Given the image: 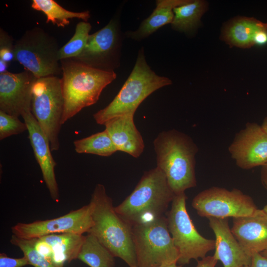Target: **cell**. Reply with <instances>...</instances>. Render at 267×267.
Masks as SVG:
<instances>
[{
	"instance_id": "obj_33",
	"label": "cell",
	"mask_w": 267,
	"mask_h": 267,
	"mask_svg": "<svg viewBox=\"0 0 267 267\" xmlns=\"http://www.w3.org/2000/svg\"><path fill=\"white\" fill-rule=\"evenodd\" d=\"M254 44L264 45L267 43V31L258 32L254 38Z\"/></svg>"
},
{
	"instance_id": "obj_3",
	"label": "cell",
	"mask_w": 267,
	"mask_h": 267,
	"mask_svg": "<svg viewBox=\"0 0 267 267\" xmlns=\"http://www.w3.org/2000/svg\"><path fill=\"white\" fill-rule=\"evenodd\" d=\"M175 196L165 175L156 167L144 173L132 192L115 210L133 226L163 216Z\"/></svg>"
},
{
	"instance_id": "obj_28",
	"label": "cell",
	"mask_w": 267,
	"mask_h": 267,
	"mask_svg": "<svg viewBox=\"0 0 267 267\" xmlns=\"http://www.w3.org/2000/svg\"><path fill=\"white\" fill-rule=\"evenodd\" d=\"M27 130L24 122L15 117L0 110V140L13 135L18 134Z\"/></svg>"
},
{
	"instance_id": "obj_7",
	"label": "cell",
	"mask_w": 267,
	"mask_h": 267,
	"mask_svg": "<svg viewBox=\"0 0 267 267\" xmlns=\"http://www.w3.org/2000/svg\"><path fill=\"white\" fill-rule=\"evenodd\" d=\"M61 78H37L32 88L31 112L47 137L51 151L59 148V134L64 109Z\"/></svg>"
},
{
	"instance_id": "obj_1",
	"label": "cell",
	"mask_w": 267,
	"mask_h": 267,
	"mask_svg": "<svg viewBox=\"0 0 267 267\" xmlns=\"http://www.w3.org/2000/svg\"><path fill=\"white\" fill-rule=\"evenodd\" d=\"M153 146L156 167L165 175L175 195L196 186L198 147L188 135L176 129L163 131L154 139Z\"/></svg>"
},
{
	"instance_id": "obj_15",
	"label": "cell",
	"mask_w": 267,
	"mask_h": 267,
	"mask_svg": "<svg viewBox=\"0 0 267 267\" xmlns=\"http://www.w3.org/2000/svg\"><path fill=\"white\" fill-rule=\"evenodd\" d=\"M21 116L27 126L29 138L44 182L52 199L57 200L59 194L54 173L56 163L51 155L49 141L31 111L26 112Z\"/></svg>"
},
{
	"instance_id": "obj_30",
	"label": "cell",
	"mask_w": 267,
	"mask_h": 267,
	"mask_svg": "<svg viewBox=\"0 0 267 267\" xmlns=\"http://www.w3.org/2000/svg\"><path fill=\"white\" fill-rule=\"evenodd\" d=\"M29 265L30 263L25 256L20 258H12L4 253L0 254V267H23Z\"/></svg>"
},
{
	"instance_id": "obj_8",
	"label": "cell",
	"mask_w": 267,
	"mask_h": 267,
	"mask_svg": "<svg viewBox=\"0 0 267 267\" xmlns=\"http://www.w3.org/2000/svg\"><path fill=\"white\" fill-rule=\"evenodd\" d=\"M185 192L175 195L167 214L168 227L179 253L178 264H188L198 260L215 248V240L202 236L195 228L187 211Z\"/></svg>"
},
{
	"instance_id": "obj_21",
	"label": "cell",
	"mask_w": 267,
	"mask_h": 267,
	"mask_svg": "<svg viewBox=\"0 0 267 267\" xmlns=\"http://www.w3.org/2000/svg\"><path fill=\"white\" fill-rule=\"evenodd\" d=\"M263 30L267 31V22L254 18H240L234 20L226 27L223 38L230 45L248 48L255 44V35Z\"/></svg>"
},
{
	"instance_id": "obj_5",
	"label": "cell",
	"mask_w": 267,
	"mask_h": 267,
	"mask_svg": "<svg viewBox=\"0 0 267 267\" xmlns=\"http://www.w3.org/2000/svg\"><path fill=\"white\" fill-rule=\"evenodd\" d=\"M169 78L157 75L148 65L143 48L138 53L132 71L113 100L93 115L96 123L104 124L109 120L125 115H134L141 103L149 95L172 84Z\"/></svg>"
},
{
	"instance_id": "obj_22",
	"label": "cell",
	"mask_w": 267,
	"mask_h": 267,
	"mask_svg": "<svg viewBox=\"0 0 267 267\" xmlns=\"http://www.w3.org/2000/svg\"><path fill=\"white\" fill-rule=\"evenodd\" d=\"M77 259L90 267H114L115 257L91 233L85 236Z\"/></svg>"
},
{
	"instance_id": "obj_2",
	"label": "cell",
	"mask_w": 267,
	"mask_h": 267,
	"mask_svg": "<svg viewBox=\"0 0 267 267\" xmlns=\"http://www.w3.org/2000/svg\"><path fill=\"white\" fill-rule=\"evenodd\" d=\"M89 203L93 225L88 233L95 235L115 257L122 259L129 267H137L132 226L115 211L103 184L96 185Z\"/></svg>"
},
{
	"instance_id": "obj_20",
	"label": "cell",
	"mask_w": 267,
	"mask_h": 267,
	"mask_svg": "<svg viewBox=\"0 0 267 267\" xmlns=\"http://www.w3.org/2000/svg\"><path fill=\"white\" fill-rule=\"evenodd\" d=\"M41 238L51 249L50 262L59 267H63L65 263L77 259L85 236L65 233L48 234Z\"/></svg>"
},
{
	"instance_id": "obj_16",
	"label": "cell",
	"mask_w": 267,
	"mask_h": 267,
	"mask_svg": "<svg viewBox=\"0 0 267 267\" xmlns=\"http://www.w3.org/2000/svg\"><path fill=\"white\" fill-rule=\"evenodd\" d=\"M232 234L249 256L267 250V214L258 209L252 215L233 218Z\"/></svg>"
},
{
	"instance_id": "obj_6",
	"label": "cell",
	"mask_w": 267,
	"mask_h": 267,
	"mask_svg": "<svg viewBox=\"0 0 267 267\" xmlns=\"http://www.w3.org/2000/svg\"><path fill=\"white\" fill-rule=\"evenodd\" d=\"M137 267H160L177 263L178 252L164 216L132 226Z\"/></svg>"
},
{
	"instance_id": "obj_38",
	"label": "cell",
	"mask_w": 267,
	"mask_h": 267,
	"mask_svg": "<svg viewBox=\"0 0 267 267\" xmlns=\"http://www.w3.org/2000/svg\"><path fill=\"white\" fill-rule=\"evenodd\" d=\"M263 210L267 214V204L264 206Z\"/></svg>"
},
{
	"instance_id": "obj_35",
	"label": "cell",
	"mask_w": 267,
	"mask_h": 267,
	"mask_svg": "<svg viewBox=\"0 0 267 267\" xmlns=\"http://www.w3.org/2000/svg\"><path fill=\"white\" fill-rule=\"evenodd\" d=\"M182 266L179 265L177 263H173L164 264L160 267H181Z\"/></svg>"
},
{
	"instance_id": "obj_25",
	"label": "cell",
	"mask_w": 267,
	"mask_h": 267,
	"mask_svg": "<svg viewBox=\"0 0 267 267\" xmlns=\"http://www.w3.org/2000/svg\"><path fill=\"white\" fill-rule=\"evenodd\" d=\"M73 143L75 150L78 153L92 154L107 157L118 151L105 130L89 136L76 140Z\"/></svg>"
},
{
	"instance_id": "obj_19",
	"label": "cell",
	"mask_w": 267,
	"mask_h": 267,
	"mask_svg": "<svg viewBox=\"0 0 267 267\" xmlns=\"http://www.w3.org/2000/svg\"><path fill=\"white\" fill-rule=\"evenodd\" d=\"M188 0H158L152 13L140 24L138 29L128 31L126 35L129 38L136 41L143 40L158 30L162 26L172 23L176 7L187 3Z\"/></svg>"
},
{
	"instance_id": "obj_14",
	"label": "cell",
	"mask_w": 267,
	"mask_h": 267,
	"mask_svg": "<svg viewBox=\"0 0 267 267\" xmlns=\"http://www.w3.org/2000/svg\"><path fill=\"white\" fill-rule=\"evenodd\" d=\"M37 78L30 71L0 74V110L19 117L31 111L32 88Z\"/></svg>"
},
{
	"instance_id": "obj_34",
	"label": "cell",
	"mask_w": 267,
	"mask_h": 267,
	"mask_svg": "<svg viewBox=\"0 0 267 267\" xmlns=\"http://www.w3.org/2000/svg\"><path fill=\"white\" fill-rule=\"evenodd\" d=\"M261 181L264 187L267 189V162L261 167Z\"/></svg>"
},
{
	"instance_id": "obj_37",
	"label": "cell",
	"mask_w": 267,
	"mask_h": 267,
	"mask_svg": "<svg viewBox=\"0 0 267 267\" xmlns=\"http://www.w3.org/2000/svg\"><path fill=\"white\" fill-rule=\"evenodd\" d=\"M261 254L263 256H265L266 257H267V250H266L263 251V252L261 253Z\"/></svg>"
},
{
	"instance_id": "obj_23",
	"label": "cell",
	"mask_w": 267,
	"mask_h": 267,
	"mask_svg": "<svg viewBox=\"0 0 267 267\" xmlns=\"http://www.w3.org/2000/svg\"><path fill=\"white\" fill-rule=\"evenodd\" d=\"M32 7L43 12L46 17V23L51 22L58 27H65L70 19L77 18L88 22L90 17L89 11L73 12L68 10L53 0H33Z\"/></svg>"
},
{
	"instance_id": "obj_31",
	"label": "cell",
	"mask_w": 267,
	"mask_h": 267,
	"mask_svg": "<svg viewBox=\"0 0 267 267\" xmlns=\"http://www.w3.org/2000/svg\"><path fill=\"white\" fill-rule=\"evenodd\" d=\"M243 267H267V257L261 253H256L252 255L249 265Z\"/></svg>"
},
{
	"instance_id": "obj_4",
	"label": "cell",
	"mask_w": 267,
	"mask_h": 267,
	"mask_svg": "<svg viewBox=\"0 0 267 267\" xmlns=\"http://www.w3.org/2000/svg\"><path fill=\"white\" fill-rule=\"evenodd\" d=\"M64 109L62 125L84 108L95 103L103 89L116 78L114 71L92 68L73 59L60 60Z\"/></svg>"
},
{
	"instance_id": "obj_18",
	"label": "cell",
	"mask_w": 267,
	"mask_h": 267,
	"mask_svg": "<svg viewBox=\"0 0 267 267\" xmlns=\"http://www.w3.org/2000/svg\"><path fill=\"white\" fill-rule=\"evenodd\" d=\"M134 117L131 114L116 117L104 125L117 150L137 158L143 153L145 144L135 125Z\"/></svg>"
},
{
	"instance_id": "obj_12",
	"label": "cell",
	"mask_w": 267,
	"mask_h": 267,
	"mask_svg": "<svg viewBox=\"0 0 267 267\" xmlns=\"http://www.w3.org/2000/svg\"><path fill=\"white\" fill-rule=\"evenodd\" d=\"M91 212L92 207L89 203L55 219L18 223L12 227V232L16 236L24 239L38 238L52 234H83L88 233L93 225Z\"/></svg>"
},
{
	"instance_id": "obj_32",
	"label": "cell",
	"mask_w": 267,
	"mask_h": 267,
	"mask_svg": "<svg viewBox=\"0 0 267 267\" xmlns=\"http://www.w3.org/2000/svg\"><path fill=\"white\" fill-rule=\"evenodd\" d=\"M218 261L213 256H206L200 260L197 261L196 267H215Z\"/></svg>"
},
{
	"instance_id": "obj_11",
	"label": "cell",
	"mask_w": 267,
	"mask_h": 267,
	"mask_svg": "<svg viewBox=\"0 0 267 267\" xmlns=\"http://www.w3.org/2000/svg\"><path fill=\"white\" fill-rule=\"evenodd\" d=\"M121 45L119 22L112 18L103 28L89 35L82 51L71 59L96 69L114 71L118 65Z\"/></svg>"
},
{
	"instance_id": "obj_13",
	"label": "cell",
	"mask_w": 267,
	"mask_h": 267,
	"mask_svg": "<svg viewBox=\"0 0 267 267\" xmlns=\"http://www.w3.org/2000/svg\"><path fill=\"white\" fill-rule=\"evenodd\" d=\"M228 150L239 168L262 167L267 162V134L258 124L248 122L236 134Z\"/></svg>"
},
{
	"instance_id": "obj_9",
	"label": "cell",
	"mask_w": 267,
	"mask_h": 267,
	"mask_svg": "<svg viewBox=\"0 0 267 267\" xmlns=\"http://www.w3.org/2000/svg\"><path fill=\"white\" fill-rule=\"evenodd\" d=\"M59 49L53 37L35 27L27 30L14 44L15 60L37 78L57 76L62 73Z\"/></svg>"
},
{
	"instance_id": "obj_26",
	"label": "cell",
	"mask_w": 267,
	"mask_h": 267,
	"mask_svg": "<svg viewBox=\"0 0 267 267\" xmlns=\"http://www.w3.org/2000/svg\"><path fill=\"white\" fill-rule=\"evenodd\" d=\"M91 28L90 24L86 21H82L77 24L73 36L60 48L58 52L60 61L73 58L80 54L86 45Z\"/></svg>"
},
{
	"instance_id": "obj_36",
	"label": "cell",
	"mask_w": 267,
	"mask_h": 267,
	"mask_svg": "<svg viewBox=\"0 0 267 267\" xmlns=\"http://www.w3.org/2000/svg\"><path fill=\"white\" fill-rule=\"evenodd\" d=\"M264 131L267 134V116L266 117L261 125Z\"/></svg>"
},
{
	"instance_id": "obj_17",
	"label": "cell",
	"mask_w": 267,
	"mask_h": 267,
	"mask_svg": "<svg viewBox=\"0 0 267 267\" xmlns=\"http://www.w3.org/2000/svg\"><path fill=\"white\" fill-rule=\"evenodd\" d=\"M209 224L215 235L213 256L223 267H243L250 264L252 257L244 250L232 233L227 219L209 218Z\"/></svg>"
},
{
	"instance_id": "obj_29",
	"label": "cell",
	"mask_w": 267,
	"mask_h": 267,
	"mask_svg": "<svg viewBox=\"0 0 267 267\" xmlns=\"http://www.w3.org/2000/svg\"><path fill=\"white\" fill-rule=\"evenodd\" d=\"M12 39L2 29L0 31V63L8 65L15 60Z\"/></svg>"
},
{
	"instance_id": "obj_24",
	"label": "cell",
	"mask_w": 267,
	"mask_h": 267,
	"mask_svg": "<svg viewBox=\"0 0 267 267\" xmlns=\"http://www.w3.org/2000/svg\"><path fill=\"white\" fill-rule=\"evenodd\" d=\"M205 2L202 0H189L174 8L172 27L178 31L189 32L197 26L205 10Z\"/></svg>"
},
{
	"instance_id": "obj_10",
	"label": "cell",
	"mask_w": 267,
	"mask_h": 267,
	"mask_svg": "<svg viewBox=\"0 0 267 267\" xmlns=\"http://www.w3.org/2000/svg\"><path fill=\"white\" fill-rule=\"evenodd\" d=\"M192 206L201 217L227 219L253 215L258 209L252 198L240 190L213 186L193 199Z\"/></svg>"
},
{
	"instance_id": "obj_27",
	"label": "cell",
	"mask_w": 267,
	"mask_h": 267,
	"mask_svg": "<svg viewBox=\"0 0 267 267\" xmlns=\"http://www.w3.org/2000/svg\"><path fill=\"white\" fill-rule=\"evenodd\" d=\"M13 245L19 247L30 265L34 267H59L39 254L34 246V239H24L12 235L10 240Z\"/></svg>"
}]
</instances>
